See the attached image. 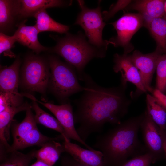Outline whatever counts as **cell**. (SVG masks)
<instances>
[{
	"mask_svg": "<svg viewBox=\"0 0 166 166\" xmlns=\"http://www.w3.org/2000/svg\"><path fill=\"white\" fill-rule=\"evenodd\" d=\"M20 0H0V29L4 33L12 26L16 17L20 16Z\"/></svg>",
	"mask_w": 166,
	"mask_h": 166,
	"instance_id": "cell-18",
	"label": "cell"
},
{
	"mask_svg": "<svg viewBox=\"0 0 166 166\" xmlns=\"http://www.w3.org/2000/svg\"><path fill=\"white\" fill-rule=\"evenodd\" d=\"M32 101L31 105L35 112L34 117L36 123L41 124L59 132L63 137L64 141L70 140L66 136L64 129L58 120L42 110L36 101Z\"/></svg>",
	"mask_w": 166,
	"mask_h": 166,
	"instance_id": "cell-23",
	"label": "cell"
},
{
	"mask_svg": "<svg viewBox=\"0 0 166 166\" xmlns=\"http://www.w3.org/2000/svg\"><path fill=\"white\" fill-rule=\"evenodd\" d=\"M164 150L166 156V140L164 142L163 144Z\"/></svg>",
	"mask_w": 166,
	"mask_h": 166,
	"instance_id": "cell-34",
	"label": "cell"
},
{
	"mask_svg": "<svg viewBox=\"0 0 166 166\" xmlns=\"http://www.w3.org/2000/svg\"><path fill=\"white\" fill-rule=\"evenodd\" d=\"M131 0H118L115 4L113 5L108 11L103 12V18L106 21L113 16L119 10L127 7L131 2Z\"/></svg>",
	"mask_w": 166,
	"mask_h": 166,
	"instance_id": "cell-30",
	"label": "cell"
},
{
	"mask_svg": "<svg viewBox=\"0 0 166 166\" xmlns=\"http://www.w3.org/2000/svg\"><path fill=\"white\" fill-rule=\"evenodd\" d=\"M17 41L13 35L10 36L0 32V54L3 53L5 56L10 58L15 57V55L11 51L14 43Z\"/></svg>",
	"mask_w": 166,
	"mask_h": 166,
	"instance_id": "cell-28",
	"label": "cell"
},
{
	"mask_svg": "<svg viewBox=\"0 0 166 166\" xmlns=\"http://www.w3.org/2000/svg\"><path fill=\"white\" fill-rule=\"evenodd\" d=\"M30 166H50L44 162L37 160L34 164Z\"/></svg>",
	"mask_w": 166,
	"mask_h": 166,
	"instance_id": "cell-33",
	"label": "cell"
},
{
	"mask_svg": "<svg viewBox=\"0 0 166 166\" xmlns=\"http://www.w3.org/2000/svg\"><path fill=\"white\" fill-rule=\"evenodd\" d=\"M156 89L166 93V53L159 57L156 66Z\"/></svg>",
	"mask_w": 166,
	"mask_h": 166,
	"instance_id": "cell-26",
	"label": "cell"
},
{
	"mask_svg": "<svg viewBox=\"0 0 166 166\" xmlns=\"http://www.w3.org/2000/svg\"><path fill=\"white\" fill-rule=\"evenodd\" d=\"M22 97V95H18L8 93H0V112L8 107H16L22 105L23 103Z\"/></svg>",
	"mask_w": 166,
	"mask_h": 166,
	"instance_id": "cell-27",
	"label": "cell"
},
{
	"mask_svg": "<svg viewBox=\"0 0 166 166\" xmlns=\"http://www.w3.org/2000/svg\"><path fill=\"white\" fill-rule=\"evenodd\" d=\"M61 166H88L77 161L69 154L61 156Z\"/></svg>",
	"mask_w": 166,
	"mask_h": 166,
	"instance_id": "cell-31",
	"label": "cell"
},
{
	"mask_svg": "<svg viewBox=\"0 0 166 166\" xmlns=\"http://www.w3.org/2000/svg\"><path fill=\"white\" fill-rule=\"evenodd\" d=\"M165 12L166 14V0L165 1Z\"/></svg>",
	"mask_w": 166,
	"mask_h": 166,
	"instance_id": "cell-35",
	"label": "cell"
},
{
	"mask_svg": "<svg viewBox=\"0 0 166 166\" xmlns=\"http://www.w3.org/2000/svg\"><path fill=\"white\" fill-rule=\"evenodd\" d=\"M26 21L25 20L18 25L13 35L17 42L37 54L47 50L48 48L42 45L38 41V35L39 32L35 26H27L25 24Z\"/></svg>",
	"mask_w": 166,
	"mask_h": 166,
	"instance_id": "cell-15",
	"label": "cell"
},
{
	"mask_svg": "<svg viewBox=\"0 0 166 166\" xmlns=\"http://www.w3.org/2000/svg\"><path fill=\"white\" fill-rule=\"evenodd\" d=\"M140 128L147 152L153 157L155 162L166 157L163 148L166 138L152 121L146 110Z\"/></svg>",
	"mask_w": 166,
	"mask_h": 166,
	"instance_id": "cell-10",
	"label": "cell"
},
{
	"mask_svg": "<svg viewBox=\"0 0 166 166\" xmlns=\"http://www.w3.org/2000/svg\"><path fill=\"white\" fill-rule=\"evenodd\" d=\"M146 109L154 122L166 138V109L153 95L146 96Z\"/></svg>",
	"mask_w": 166,
	"mask_h": 166,
	"instance_id": "cell-22",
	"label": "cell"
},
{
	"mask_svg": "<svg viewBox=\"0 0 166 166\" xmlns=\"http://www.w3.org/2000/svg\"><path fill=\"white\" fill-rule=\"evenodd\" d=\"M30 105L27 103H23L16 107H9L0 113V146L8 149L10 147L6 138L7 135L8 140L9 138V130L14 115L18 113L26 111Z\"/></svg>",
	"mask_w": 166,
	"mask_h": 166,
	"instance_id": "cell-21",
	"label": "cell"
},
{
	"mask_svg": "<svg viewBox=\"0 0 166 166\" xmlns=\"http://www.w3.org/2000/svg\"><path fill=\"white\" fill-rule=\"evenodd\" d=\"M85 89L80 97L74 100L75 124L77 131L85 142L92 134L101 132L107 123L120 124L128 113L131 103L127 95V83L122 80L120 85L111 87H102L85 73Z\"/></svg>",
	"mask_w": 166,
	"mask_h": 166,
	"instance_id": "cell-1",
	"label": "cell"
},
{
	"mask_svg": "<svg viewBox=\"0 0 166 166\" xmlns=\"http://www.w3.org/2000/svg\"><path fill=\"white\" fill-rule=\"evenodd\" d=\"M57 44L51 51L61 56L76 69L79 80L83 81L84 69L94 58H103L107 49L99 48L89 42L85 34L79 31L76 34L67 33L57 38Z\"/></svg>",
	"mask_w": 166,
	"mask_h": 166,
	"instance_id": "cell-3",
	"label": "cell"
},
{
	"mask_svg": "<svg viewBox=\"0 0 166 166\" xmlns=\"http://www.w3.org/2000/svg\"><path fill=\"white\" fill-rule=\"evenodd\" d=\"M62 143L65 152L80 163L88 166H105L103 154L99 150L84 148L70 140Z\"/></svg>",
	"mask_w": 166,
	"mask_h": 166,
	"instance_id": "cell-13",
	"label": "cell"
},
{
	"mask_svg": "<svg viewBox=\"0 0 166 166\" xmlns=\"http://www.w3.org/2000/svg\"><path fill=\"white\" fill-rule=\"evenodd\" d=\"M20 17H34L37 13L48 8L70 6L72 1L57 0H21Z\"/></svg>",
	"mask_w": 166,
	"mask_h": 166,
	"instance_id": "cell-17",
	"label": "cell"
},
{
	"mask_svg": "<svg viewBox=\"0 0 166 166\" xmlns=\"http://www.w3.org/2000/svg\"><path fill=\"white\" fill-rule=\"evenodd\" d=\"M35 150L26 154L18 151L10 152H0V166H29L32 160L35 158Z\"/></svg>",
	"mask_w": 166,
	"mask_h": 166,
	"instance_id": "cell-25",
	"label": "cell"
},
{
	"mask_svg": "<svg viewBox=\"0 0 166 166\" xmlns=\"http://www.w3.org/2000/svg\"><path fill=\"white\" fill-rule=\"evenodd\" d=\"M113 69L115 73L120 72L121 80L125 82L133 83L136 87V93H143L147 91L143 83L139 72L132 61L130 55L115 53L113 56Z\"/></svg>",
	"mask_w": 166,
	"mask_h": 166,
	"instance_id": "cell-12",
	"label": "cell"
},
{
	"mask_svg": "<svg viewBox=\"0 0 166 166\" xmlns=\"http://www.w3.org/2000/svg\"><path fill=\"white\" fill-rule=\"evenodd\" d=\"M144 116V112L130 118L97 137L94 146L102 153L105 166H121L130 157L147 152L138 136Z\"/></svg>",
	"mask_w": 166,
	"mask_h": 166,
	"instance_id": "cell-2",
	"label": "cell"
},
{
	"mask_svg": "<svg viewBox=\"0 0 166 166\" xmlns=\"http://www.w3.org/2000/svg\"><path fill=\"white\" fill-rule=\"evenodd\" d=\"M144 27L156 42L155 50L161 54L166 53V14L152 19Z\"/></svg>",
	"mask_w": 166,
	"mask_h": 166,
	"instance_id": "cell-20",
	"label": "cell"
},
{
	"mask_svg": "<svg viewBox=\"0 0 166 166\" xmlns=\"http://www.w3.org/2000/svg\"><path fill=\"white\" fill-rule=\"evenodd\" d=\"M19 58H17L9 66L1 68L0 72V93H8L21 95L18 91L19 72L21 64Z\"/></svg>",
	"mask_w": 166,
	"mask_h": 166,
	"instance_id": "cell-16",
	"label": "cell"
},
{
	"mask_svg": "<svg viewBox=\"0 0 166 166\" xmlns=\"http://www.w3.org/2000/svg\"><path fill=\"white\" fill-rule=\"evenodd\" d=\"M155 161L149 153H146L132 158L127 160L121 166H150Z\"/></svg>",
	"mask_w": 166,
	"mask_h": 166,
	"instance_id": "cell-29",
	"label": "cell"
},
{
	"mask_svg": "<svg viewBox=\"0 0 166 166\" xmlns=\"http://www.w3.org/2000/svg\"><path fill=\"white\" fill-rule=\"evenodd\" d=\"M49 65L40 57L31 56L26 59L21 73L23 86L30 91L44 93L49 81Z\"/></svg>",
	"mask_w": 166,
	"mask_h": 166,
	"instance_id": "cell-7",
	"label": "cell"
},
{
	"mask_svg": "<svg viewBox=\"0 0 166 166\" xmlns=\"http://www.w3.org/2000/svg\"><path fill=\"white\" fill-rule=\"evenodd\" d=\"M31 109V105L27 109L25 117L21 122L18 123L16 120H13L10 128L13 142L6 152L18 151L33 146L41 147L51 140H64L61 135L51 138L42 134L38 128Z\"/></svg>",
	"mask_w": 166,
	"mask_h": 166,
	"instance_id": "cell-5",
	"label": "cell"
},
{
	"mask_svg": "<svg viewBox=\"0 0 166 166\" xmlns=\"http://www.w3.org/2000/svg\"><path fill=\"white\" fill-rule=\"evenodd\" d=\"M110 24L116 30L117 35L109 39V44L115 47L122 48L124 53L128 54L134 49L131 42L132 36L141 27L144 26L142 16L139 13H125Z\"/></svg>",
	"mask_w": 166,
	"mask_h": 166,
	"instance_id": "cell-8",
	"label": "cell"
},
{
	"mask_svg": "<svg viewBox=\"0 0 166 166\" xmlns=\"http://www.w3.org/2000/svg\"><path fill=\"white\" fill-rule=\"evenodd\" d=\"M49 64L51 88L61 104L69 102L67 100L71 95L84 90V87L79 82L76 69L71 65L55 56L49 57Z\"/></svg>",
	"mask_w": 166,
	"mask_h": 166,
	"instance_id": "cell-4",
	"label": "cell"
},
{
	"mask_svg": "<svg viewBox=\"0 0 166 166\" xmlns=\"http://www.w3.org/2000/svg\"><path fill=\"white\" fill-rule=\"evenodd\" d=\"M36 20L35 25L39 33L44 31H53L60 33H66L69 29L67 25L57 22L53 19L46 10L37 13L34 16Z\"/></svg>",
	"mask_w": 166,
	"mask_h": 166,
	"instance_id": "cell-24",
	"label": "cell"
},
{
	"mask_svg": "<svg viewBox=\"0 0 166 166\" xmlns=\"http://www.w3.org/2000/svg\"><path fill=\"white\" fill-rule=\"evenodd\" d=\"M166 0H139L132 1L126 8L136 10L142 16L145 25L152 19L166 14Z\"/></svg>",
	"mask_w": 166,
	"mask_h": 166,
	"instance_id": "cell-14",
	"label": "cell"
},
{
	"mask_svg": "<svg viewBox=\"0 0 166 166\" xmlns=\"http://www.w3.org/2000/svg\"><path fill=\"white\" fill-rule=\"evenodd\" d=\"M161 54L156 50L146 54L136 50L130 55L132 61L139 72L145 89L151 93L154 89L151 86L152 80L156 70L158 58Z\"/></svg>",
	"mask_w": 166,
	"mask_h": 166,
	"instance_id": "cell-11",
	"label": "cell"
},
{
	"mask_svg": "<svg viewBox=\"0 0 166 166\" xmlns=\"http://www.w3.org/2000/svg\"><path fill=\"white\" fill-rule=\"evenodd\" d=\"M152 94L159 102L166 109V95L156 88L154 89Z\"/></svg>",
	"mask_w": 166,
	"mask_h": 166,
	"instance_id": "cell-32",
	"label": "cell"
},
{
	"mask_svg": "<svg viewBox=\"0 0 166 166\" xmlns=\"http://www.w3.org/2000/svg\"><path fill=\"white\" fill-rule=\"evenodd\" d=\"M24 96L41 104L48 109L55 116L63 128L66 136L79 142L87 149H95L87 144L80 137L74 126L73 107L70 102L57 105L49 103H44L36 99L32 95L25 93Z\"/></svg>",
	"mask_w": 166,
	"mask_h": 166,
	"instance_id": "cell-9",
	"label": "cell"
},
{
	"mask_svg": "<svg viewBox=\"0 0 166 166\" xmlns=\"http://www.w3.org/2000/svg\"><path fill=\"white\" fill-rule=\"evenodd\" d=\"M57 141L52 140L48 141L43 144L41 148L35 150V158L50 166H53L61 155L65 152L63 143L61 144Z\"/></svg>",
	"mask_w": 166,
	"mask_h": 166,
	"instance_id": "cell-19",
	"label": "cell"
},
{
	"mask_svg": "<svg viewBox=\"0 0 166 166\" xmlns=\"http://www.w3.org/2000/svg\"><path fill=\"white\" fill-rule=\"evenodd\" d=\"M81 11L78 14L74 25L80 26L83 29L88 41L96 47L107 49L109 41L102 38L103 29L106 24L104 22L100 6L95 8L88 7L83 0H78Z\"/></svg>",
	"mask_w": 166,
	"mask_h": 166,
	"instance_id": "cell-6",
	"label": "cell"
}]
</instances>
